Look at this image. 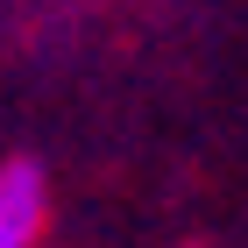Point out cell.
Wrapping results in <instances>:
<instances>
[{
	"instance_id": "6da1fadb",
	"label": "cell",
	"mask_w": 248,
	"mask_h": 248,
	"mask_svg": "<svg viewBox=\"0 0 248 248\" xmlns=\"http://www.w3.org/2000/svg\"><path fill=\"white\" fill-rule=\"evenodd\" d=\"M50 220V177L36 156H7L0 163V248H36Z\"/></svg>"
}]
</instances>
